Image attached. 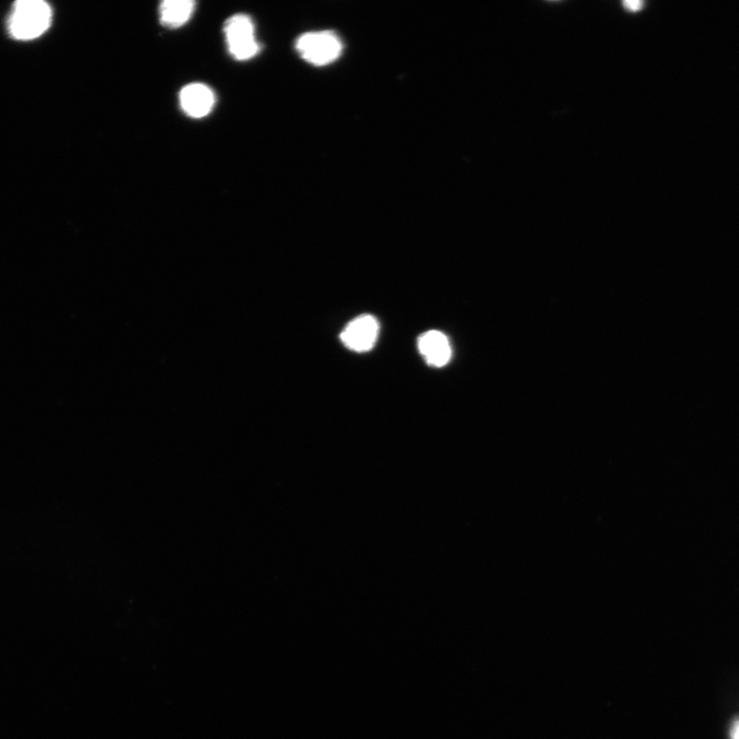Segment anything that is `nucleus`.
Returning <instances> with one entry per match:
<instances>
[{"instance_id":"1","label":"nucleus","mask_w":739,"mask_h":739,"mask_svg":"<svg viewBox=\"0 0 739 739\" xmlns=\"http://www.w3.org/2000/svg\"><path fill=\"white\" fill-rule=\"evenodd\" d=\"M51 22L52 9L47 3L42 0H21L13 8L9 30L16 40L29 41L44 34Z\"/></svg>"},{"instance_id":"2","label":"nucleus","mask_w":739,"mask_h":739,"mask_svg":"<svg viewBox=\"0 0 739 739\" xmlns=\"http://www.w3.org/2000/svg\"><path fill=\"white\" fill-rule=\"evenodd\" d=\"M226 45L230 55L238 61L252 59L260 52L255 37V26L247 15L230 17L224 26Z\"/></svg>"},{"instance_id":"3","label":"nucleus","mask_w":739,"mask_h":739,"mask_svg":"<svg viewBox=\"0 0 739 739\" xmlns=\"http://www.w3.org/2000/svg\"><path fill=\"white\" fill-rule=\"evenodd\" d=\"M296 49L308 63L324 66L339 58L342 44L339 37L331 31L309 32L298 38Z\"/></svg>"},{"instance_id":"4","label":"nucleus","mask_w":739,"mask_h":739,"mask_svg":"<svg viewBox=\"0 0 739 739\" xmlns=\"http://www.w3.org/2000/svg\"><path fill=\"white\" fill-rule=\"evenodd\" d=\"M378 333V321L371 315H363L344 328L340 339L353 352L367 353L374 347Z\"/></svg>"},{"instance_id":"5","label":"nucleus","mask_w":739,"mask_h":739,"mask_svg":"<svg viewBox=\"0 0 739 739\" xmlns=\"http://www.w3.org/2000/svg\"><path fill=\"white\" fill-rule=\"evenodd\" d=\"M182 110L193 119H203L210 114L216 97L212 89L203 84H190L180 92Z\"/></svg>"},{"instance_id":"6","label":"nucleus","mask_w":739,"mask_h":739,"mask_svg":"<svg viewBox=\"0 0 739 739\" xmlns=\"http://www.w3.org/2000/svg\"><path fill=\"white\" fill-rule=\"evenodd\" d=\"M418 349L425 362L436 368L446 366L452 357L447 336L436 330L425 332L418 338Z\"/></svg>"},{"instance_id":"7","label":"nucleus","mask_w":739,"mask_h":739,"mask_svg":"<svg viewBox=\"0 0 739 739\" xmlns=\"http://www.w3.org/2000/svg\"><path fill=\"white\" fill-rule=\"evenodd\" d=\"M194 10L196 3L192 0H166L160 7V19L168 28H179L189 21Z\"/></svg>"},{"instance_id":"8","label":"nucleus","mask_w":739,"mask_h":739,"mask_svg":"<svg viewBox=\"0 0 739 739\" xmlns=\"http://www.w3.org/2000/svg\"><path fill=\"white\" fill-rule=\"evenodd\" d=\"M624 7L627 11H630L632 13H636L643 8V3L638 2V0H629V2L624 3Z\"/></svg>"},{"instance_id":"9","label":"nucleus","mask_w":739,"mask_h":739,"mask_svg":"<svg viewBox=\"0 0 739 739\" xmlns=\"http://www.w3.org/2000/svg\"><path fill=\"white\" fill-rule=\"evenodd\" d=\"M731 739H739V720L733 725L731 729Z\"/></svg>"}]
</instances>
